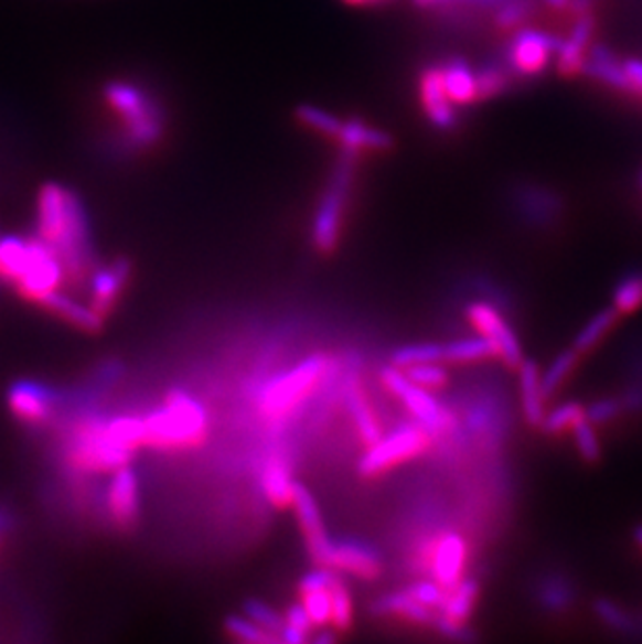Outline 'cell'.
Returning <instances> with one entry per match:
<instances>
[{
	"label": "cell",
	"instance_id": "obj_1",
	"mask_svg": "<svg viewBox=\"0 0 642 644\" xmlns=\"http://www.w3.org/2000/svg\"><path fill=\"white\" fill-rule=\"evenodd\" d=\"M39 236L57 248L65 271L79 280L93 261L88 213L79 196L61 184H44L39 192Z\"/></svg>",
	"mask_w": 642,
	"mask_h": 644
},
{
	"label": "cell",
	"instance_id": "obj_2",
	"mask_svg": "<svg viewBox=\"0 0 642 644\" xmlns=\"http://www.w3.org/2000/svg\"><path fill=\"white\" fill-rule=\"evenodd\" d=\"M105 100L121 117L124 128L119 147L124 151H142L163 138L168 114L154 95L147 93L142 86L115 79L105 86Z\"/></svg>",
	"mask_w": 642,
	"mask_h": 644
},
{
	"label": "cell",
	"instance_id": "obj_3",
	"mask_svg": "<svg viewBox=\"0 0 642 644\" xmlns=\"http://www.w3.org/2000/svg\"><path fill=\"white\" fill-rule=\"evenodd\" d=\"M207 434V416L189 395L171 393L168 402L145 419V442L152 449H189Z\"/></svg>",
	"mask_w": 642,
	"mask_h": 644
},
{
	"label": "cell",
	"instance_id": "obj_4",
	"mask_svg": "<svg viewBox=\"0 0 642 644\" xmlns=\"http://www.w3.org/2000/svg\"><path fill=\"white\" fill-rule=\"evenodd\" d=\"M357 151L342 149L336 170L332 173L330 186L321 198L320 208L313 222V245L321 253H332L341 238L342 215L346 207V198L355 175V159Z\"/></svg>",
	"mask_w": 642,
	"mask_h": 644
},
{
	"label": "cell",
	"instance_id": "obj_5",
	"mask_svg": "<svg viewBox=\"0 0 642 644\" xmlns=\"http://www.w3.org/2000/svg\"><path fill=\"white\" fill-rule=\"evenodd\" d=\"M132 453L109 437L107 423L98 421L79 426L67 444L69 463L82 472H115L128 465Z\"/></svg>",
	"mask_w": 642,
	"mask_h": 644
},
{
	"label": "cell",
	"instance_id": "obj_6",
	"mask_svg": "<svg viewBox=\"0 0 642 644\" xmlns=\"http://www.w3.org/2000/svg\"><path fill=\"white\" fill-rule=\"evenodd\" d=\"M65 266L58 257L57 248L42 238H30V259L15 288L23 299L42 304L63 282Z\"/></svg>",
	"mask_w": 642,
	"mask_h": 644
},
{
	"label": "cell",
	"instance_id": "obj_7",
	"mask_svg": "<svg viewBox=\"0 0 642 644\" xmlns=\"http://www.w3.org/2000/svg\"><path fill=\"white\" fill-rule=\"evenodd\" d=\"M323 367H325L323 357H311L297 365L292 372L283 374L282 378L267 384L259 400V407L265 416H283L292 407H297L302 398L315 388L323 374Z\"/></svg>",
	"mask_w": 642,
	"mask_h": 644
},
{
	"label": "cell",
	"instance_id": "obj_8",
	"mask_svg": "<svg viewBox=\"0 0 642 644\" xmlns=\"http://www.w3.org/2000/svg\"><path fill=\"white\" fill-rule=\"evenodd\" d=\"M559 44L561 39L555 34L541 28L522 25L515 30L503 57L510 63L515 77H536L547 69L550 58L559 51Z\"/></svg>",
	"mask_w": 642,
	"mask_h": 644
},
{
	"label": "cell",
	"instance_id": "obj_9",
	"mask_svg": "<svg viewBox=\"0 0 642 644\" xmlns=\"http://www.w3.org/2000/svg\"><path fill=\"white\" fill-rule=\"evenodd\" d=\"M426 447L428 432L424 428H400L390 437L379 438L376 444L370 447V451L361 459L360 472L367 477L382 474L398 463L424 453Z\"/></svg>",
	"mask_w": 642,
	"mask_h": 644
},
{
	"label": "cell",
	"instance_id": "obj_10",
	"mask_svg": "<svg viewBox=\"0 0 642 644\" xmlns=\"http://www.w3.org/2000/svg\"><path fill=\"white\" fill-rule=\"evenodd\" d=\"M468 320L472 322L480 336H486L496 346L499 359L511 369H517L524 363L522 344L507 320L489 303H473L468 307Z\"/></svg>",
	"mask_w": 642,
	"mask_h": 644
},
{
	"label": "cell",
	"instance_id": "obj_11",
	"mask_svg": "<svg viewBox=\"0 0 642 644\" xmlns=\"http://www.w3.org/2000/svg\"><path fill=\"white\" fill-rule=\"evenodd\" d=\"M292 507H295V513H297L302 536L307 540L309 555L315 559V564H320L321 568H328L330 566V555H332L334 540L328 536V532L323 528L320 507H318L313 494H311V491L304 484H299V482H295Z\"/></svg>",
	"mask_w": 642,
	"mask_h": 644
},
{
	"label": "cell",
	"instance_id": "obj_12",
	"mask_svg": "<svg viewBox=\"0 0 642 644\" xmlns=\"http://www.w3.org/2000/svg\"><path fill=\"white\" fill-rule=\"evenodd\" d=\"M382 382L428 430H438L442 426V411L435 397L428 393V388L411 382L403 369L395 365L386 367L382 372Z\"/></svg>",
	"mask_w": 642,
	"mask_h": 644
},
{
	"label": "cell",
	"instance_id": "obj_13",
	"mask_svg": "<svg viewBox=\"0 0 642 644\" xmlns=\"http://www.w3.org/2000/svg\"><path fill=\"white\" fill-rule=\"evenodd\" d=\"M7 405L11 414L18 417L23 423L39 426L49 421L55 414L57 407V395L53 388L32 382V379H21L9 388Z\"/></svg>",
	"mask_w": 642,
	"mask_h": 644
},
{
	"label": "cell",
	"instance_id": "obj_14",
	"mask_svg": "<svg viewBox=\"0 0 642 644\" xmlns=\"http://www.w3.org/2000/svg\"><path fill=\"white\" fill-rule=\"evenodd\" d=\"M419 96L424 111L428 119L440 130H453L457 126V114L453 111V103L447 96L440 65H430L419 76Z\"/></svg>",
	"mask_w": 642,
	"mask_h": 644
},
{
	"label": "cell",
	"instance_id": "obj_15",
	"mask_svg": "<svg viewBox=\"0 0 642 644\" xmlns=\"http://www.w3.org/2000/svg\"><path fill=\"white\" fill-rule=\"evenodd\" d=\"M580 74L595 79V82H601L611 90L634 95L622 58L618 57L611 49H607L604 44H590Z\"/></svg>",
	"mask_w": 642,
	"mask_h": 644
},
{
	"label": "cell",
	"instance_id": "obj_16",
	"mask_svg": "<svg viewBox=\"0 0 642 644\" xmlns=\"http://www.w3.org/2000/svg\"><path fill=\"white\" fill-rule=\"evenodd\" d=\"M595 28H597V23L590 13L576 15L569 36L561 39L559 51L555 55L557 57V72L561 76H578L582 72L586 53L592 44Z\"/></svg>",
	"mask_w": 642,
	"mask_h": 644
},
{
	"label": "cell",
	"instance_id": "obj_17",
	"mask_svg": "<svg viewBox=\"0 0 642 644\" xmlns=\"http://www.w3.org/2000/svg\"><path fill=\"white\" fill-rule=\"evenodd\" d=\"M130 271L132 264L128 259H117L111 266L95 273L90 285V307L103 320L114 311L115 303L119 301V294L130 278Z\"/></svg>",
	"mask_w": 642,
	"mask_h": 644
},
{
	"label": "cell",
	"instance_id": "obj_18",
	"mask_svg": "<svg viewBox=\"0 0 642 644\" xmlns=\"http://www.w3.org/2000/svg\"><path fill=\"white\" fill-rule=\"evenodd\" d=\"M109 515L119 528H130L138 517V480L128 465L115 470L107 494Z\"/></svg>",
	"mask_w": 642,
	"mask_h": 644
},
{
	"label": "cell",
	"instance_id": "obj_19",
	"mask_svg": "<svg viewBox=\"0 0 642 644\" xmlns=\"http://www.w3.org/2000/svg\"><path fill=\"white\" fill-rule=\"evenodd\" d=\"M328 568L353 573L361 580H376L382 573V561L376 550L360 543L346 540V543H334Z\"/></svg>",
	"mask_w": 642,
	"mask_h": 644
},
{
	"label": "cell",
	"instance_id": "obj_20",
	"mask_svg": "<svg viewBox=\"0 0 642 644\" xmlns=\"http://www.w3.org/2000/svg\"><path fill=\"white\" fill-rule=\"evenodd\" d=\"M466 557H468V547L459 534H447L445 538H440L436 547L432 571H435L436 582L445 590H451L461 580V573L466 568Z\"/></svg>",
	"mask_w": 642,
	"mask_h": 644
},
{
	"label": "cell",
	"instance_id": "obj_21",
	"mask_svg": "<svg viewBox=\"0 0 642 644\" xmlns=\"http://www.w3.org/2000/svg\"><path fill=\"white\" fill-rule=\"evenodd\" d=\"M520 374V397H522V411L524 419L528 421L532 428H541L545 419V390H543V379H541V369L538 363L532 359H524V363L517 367Z\"/></svg>",
	"mask_w": 642,
	"mask_h": 644
},
{
	"label": "cell",
	"instance_id": "obj_22",
	"mask_svg": "<svg viewBox=\"0 0 642 644\" xmlns=\"http://www.w3.org/2000/svg\"><path fill=\"white\" fill-rule=\"evenodd\" d=\"M342 149L351 151L386 152L395 147V138L379 128H372L361 119L342 121L341 133L336 138Z\"/></svg>",
	"mask_w": 642,
	"mask_h": 644
},
{
	"label": "cell",
	"instance_id": "obj_23",
	"mask_svg": "<svg viewBox=\"0 0 642 644\" xmlns=\"http://www.w3.org/2000/svg\"><path fill=\"white\" fill-rule=\"evenodd\" d=\"M442 72V82L447 96L451 98L453 105L466 107L478 103L475 95V69L466 61V58H449L440 65Z\"/></svg>",
	"mask_w": 642,
	"mask_h": 644
},
{
	"label": "cell",
	"instance_id": "obj_24",
	"mask_svg": "<svg viewBox=\"0 0 642 644\" xmlns=\"http://www.w3.org/2000/svg\"><path fill=\"white\" fill-rule=\"evenodd\" d=\"M42 307L53 311L63 322L72 323L77 330H84L88 334H96L103 330L105 320L96 313L95 309L88 304L77 303L76 299L63 294V292H53L49 299L42 301Z\"/></svg>",
	"mask_w": 642,
	"mask_h": 644
},
{
	"label": "cell",
	"instance_id": "obj_25",
	"mask_svg": "<svg viewBox=\"0 0 642 644\" xmlns=\"http://www.w3.org/2000/svg\"><path fill=\"white\" fill-rule=\"evenodd\" d=\"M517 77L513 74L505 57L486 61L480 69H475V95L480 100H491L505 95Z\"/></svg>",
	"mask_w": 642,
	"mask_h": 644
},
{
	"label": "cell",
	"instance_id": "obj_26",
	"mask_svg": "<svg viewBox=\"0 0 642 644\" xmlns=\"http://www.w3.org/2000/svg\"><path fill=\"white\" fill-rule=\"evenodd\" d=\"M622 318V313L611 304L607 309H601L597 311L588 322L580 328V332L576 334L574 339V348L580 353V355H586L590 351H595L601 342L611 334V330L618 325Z\"/></svg>",
	"mask_w": 642,
	"mask_h": 644
},
{
	"label": "cell",
	"instance_id": "obj_27",
	"mask_svg": "<svg viewBox=\"0 0 642 644\" xmlns=\"http://www.w3.org/2000/svg\"><path fill=\"white\" fill-rule=\"evenodd\" d=\"M374 609L378 613H395V615H400V618H405L409 622H416V624L435 625L436 618H438L436 609L419 603L409 592H398V594L384 597V599H379Z\"/></svg>",
	"mask_w": 642,
	"mask_h": 644
},
{
	"label": "cell",
	"instance_id": "obj_28",
	"mask_svg": "<svg viewBox=\"0 0 642 644\" xmlns=\"http://www.w3.org/2000/svg\"><path fill=\"white\" fill-rule=\"evenodd\" d=\"M346 407L351 411V416L355 419V426L360 430V437L367 447L376 444L382 438V430H379L378 419L374 416L367 398L363 395L360 386H349L346 388Z\"/></svg>",
	"mask_w": 642,
	"mask_h": 644
},
{
	"label": "cell",
	"instance_id": "obj_29",
	"mask_svg": "<svg viewBox=\"0 0 642 644\" xmlns=\"http://www.w3.org/2000/svg\"><path fill=\"white\" fill-rule=\"evenodd\" d=\"M30 259V238L4 236L0 238V278L18 282Z\"/></svg>",
	"mask_w": 642,
	"mask_h": 644
},
{
	"label": "cell",
	"instance_id": "obj_30",
	"mask_svg": "<svg viewBox=\"0 0 642 644\" xmlns=\"http://www.w3.org/2000/svg\"><path fill=\"white\" fill-rule=\"evenodd\" d=\"M478 592L480 588L475 580H459L457 587L447 592V601L442 605V618L449 620L451 624L466 625L472 615Z\"/></svg>",
	"mask_w": 642,
	"mask_h": 644
},
{
	"label": "cell",
	"instance_id": "obj_31",
	"mask_svg": "<svg viewBox=\"0 0 642 644\" xmlns=\"http://www.w3.org/2000/svg\"><path fill=\"white\" fill-rule=\"evenodd\" d=\"M592 613L607 630H613L622 636H632L642 630L641 620H636L625 607L611 601V599H604V597L597 599L592 603Z\"/></svg>",
	"mask_w": 642,
	"mask_h": 644
},
{
	"label": "cell",
	"instance_id": "obj_32",
	"mask_svg": "<svg viewBox=\"0 0 642 644\" xmlns=\"http://www.w3.org/2000/svg\"><path fill=\"white\" fill-rule=\"evenodd\" d=\"M499 359V351L486 336L461 339L445 344V361L451 363H473V361Z\"/></svg>",
	"mask_w": 642,
	"mask_h": 644
},
{
	"label": "cell",
	"instance_id": "obj_33",
	"mask_svg": "<svg viewBox=\"0 0 642 644\" xmlns=\"http://www.w3.org/2000/svg\"><path fill=\"white\" fill-rule=\"evenodd\" d=\"M264 489L267 498L276 507H288V505H292L295 482L290 477V470L283 465L282 461L267 463L264 472Z\"/></svg>",
	"mask_w": 642,
	"mask_h": 644
},
{
	"label": "cell",
	"instance_id": "obj_34",
	"mask_svg": "<svg viewBox=\"0 0 642 644\" xmlns=\"http://www.w3.org/2000/svg\"><path fill=\"white\" fill-rule=\"evenodd\" d=\"M580 353L571 346L567 351H561L555 359L550 361L547 369L541 374V379H543V390H545V397L550 398L564 384H566L567 378L574 374V369L578 367V361H580Z\"/></svg>",
	"mask_w": 642,
	"mask_h": 644
},
{
	"label": "cell",
	"instance_id": "obj_35",
	"mask_svg": "<svg viewBox=\"0 0 642 644\" xmlns=\"http://www.w3.org/2000/svg\"><path fill=\"white\" fill-rule=\"evenodd\" d=\"M586 416V407L576 400H567L557 405L545 414V419L541 423V430L547 432L548 437H557L564 432H571V428Z\"/></svg>",
	"mask_w": 642,
	"mask_h": 644
},
{
	"label": "cell",
	"instance_id": "obj_36",
	"mask_svg": "<svg viewBox=\"0 0 642 644\" xmlns=\"http://www.w3.org/2000/svg\"><path fill=\"white\" fill-rule=\"evenodd\" d=\"M613 307L622 313H636L642 307V269L628 271L613 288Z\"/></svg>",
	"mask_w": 642,
	"mask_h": 644
},
{
	"label": "cell",
	"instance_id": "obj_37",
	"mask_svg": "<svg viewBox=\"0 0 642 644\" xmlns=\"http://www.w3.org/2000/svg\"><path fill=\"white\" fill-rule=\"evenodd\" d=\"M538 0H507L492 11V23L499 30H517L536 13Z\"/></svg>",
	"mask_w": 642,
	"mask_h": 644
},
{
	"label": "cell",
	"instance_id": "obj_38",
	"mask_svg": "<svg viewBox=\"0 0 642 644\" xmlns=\"http://www.w3.org/2000/svg\"><path fill=\"white\" fill-rule=\"evenodd\" d=\"M390 361L398 369H409L421 363H438V361H445V344H435V342L409 344V346L397 348Z\"/></svg>",
	"mask_w": 642,
	"mask_h": 644
},
{
	"label": "cell",
	"instance_id": "obj_39",
	"mask_svg": "<svg viewBox=\"0 0 642 644\" xmlns=\"http://www.w3.org/2000/svg\"><path fill=\"white\" fill-rule=\"evenodd\" d=\"M330 599H332V618L330 624L336 627L339 632H346L353 625V601H351V592L344 584L341 576L336 573L332 584H330Z\"/></svg>",
	"mask_w": 642,
	"mask_h": 644
},
{
	"label": "cell",
	"instance_id": "obj_40",
	"mask_svg": "<svg viewBox=\"0 0 642 644\" xmlns=\"http://www.w3.org/2000/svg\"><path fill=\"white\" fill-rule=\"evenodd\" d=\"M297 119L301 121L302 126L315 130V132L323 133L328 138H339L342 128V119H339L336 115L325 111V109H320L315 105H299L297 107Z\"/></svg>",
	"mask_w": 642,
	"mask_h": 644
},
{
	"label": "cell",
	"instance_id": "obj_41",
	"mask_svg": "<svg viewBox=\"0 0 642 644\" xmlns=\"http://www.w3.org/2000/svg\"><path fill=\"white\" fill-rule=\"evenodd\" d=\"M227 634L238 641V643H280L278 636H274L271 632L264 630L261 625L255 624L248 615L246 618H240V615H229L226 620Z\"/></svg>",
	"mask_w": 642,
	"mask_h": 644
},
{
	"label": "cell",
	"instance_id": "obj_42",
	"mask_svg": "<svg viewBox=\"0 0 642 644\" xmlns=\"http://www.w3.org/2000/svg\"><path fill=\"white\" fill-rule=\"evenodd\" d=\"M571 434H574V440H576V449H578V453L585 459L586 463H597L601 459L603 449H601V440H599V434H597V426L588 417H582L571 428Z\"/></svg>",
	"mask_w": 642,
	"mask_h": 644
},
{
	"label": "cell",
	"instance_id": "obj_43",
	"mask_svg": "<svg viewBox=\"0 0 642 644\" xmlns=\"http://www.w3.org/2000/svg\"><path fill=\"white\" fill-rule=\"evenodd\" d=\"M107 432L126 449H138L145 442V419L136 417H117L107 423Z\"/></svg>",
	"mask_w": 642,
	"mask_h": 644
},
{
	"label": "cell",
	"instance_id": "obj_44",
	"mask_svg": "<svg viewBox=\"0 0 642 644\" xmlns=\"http://www.w3.org/2000/svg\"><path fill=\"white\" fill-rule=\"evenodd\" d=\"M301 597L302 607L309 613L313 627H323V625L330 624L332 599H330V590L328 588L311 590V592H304Z\"/></svg>",
	"mask_w": 642,
	"mask_h": 644
},
{
	"label": "cell",
	"instance_id": "obj_45",
	"mask_svg": "<svg viewBox=\"0 0 642 644\" xmlns=\"http://www.w3.org/2000/svg\"><path fill=\"white\" fill-rule=\"evenodd\" d=\"M245 611L246 615L255 624L261 625L264 630L271 632L280 641V634H282L283 625H286V618H282L278 611H274L271 607L265 605L261 601H248L245 605Z\"/></svg>",
	"mask_w": 642,
	"mask_h": 644
},
{
	"label": "cell",
	"instance_id": "obj_46",
	"mask_svg": "<svg viewBox=\"0 0 642 644\" xmlns=\"http://www.w3.org/2000/svg\"><path fill=\"white\" fill-rule=\"evenodd\" d=\"M622 398H597V400H592V402L586 407V417H588L595 426H607V423H613L618 417H622Z\"/></svg>",
	"mask_w": 642,
	"mask_h": 644
},
{
	"label": "cell",
	"instance_id": "obj_47",
	"mask_svg": "<svg viewBox=\"0 0 642 644\" xmlns=\"http://www.w3.org/2000/svg\"><path fill=\"white\" fill-rule=\"evenodd\" d=\"M411 382H416L417 386H424L428 390H435V388H442L447 382H449V376L447 372L438 365V363H421V365H416V367H409V369H403Z\"/></svg>",
	"mask_w": 642,
	"mask_h": 644
},
{
	"label": "cell",
	"instance_id": "obj_48",
	"mask_svg": "<svg viewBox=\"0 0 642 644\" xmlns=\"http://www.w3.org/2000/svg\"><path fill=\"white\" fill-rule=\"evenodd\" d=\"M407 592L419 603L438 609V607L445 605L449 590H445L438 582H417Z\"/></svg>",
	"mask_w": 642,
	"mask_h": 644
},
{
	"label": "cell",
	"instance_id": "obj_49",
	"mask_svg": "<svg viewBox=\"0 0 642 644\" xmlns=\"http://www.w3.org/2000/svg\"><path fill=\"white\" fill-rule=\"evenodd\" d=\"M503 2H507V0H419L416 7H419V9H438V7L457 4V7H472L478 11H494Z\"/></svg>",
	"mask_w": 642,
	"mask_h": 644
},
{
	"label": "cell",
	"instance_id": "obj_50",
	"mask_svg": "<svg viewBox=\"0 0 642 644\" xmlns=\"http://www.w3.org/2000/svg\"><path fill=\"white\" fill-rule=\"evenodd\" d=\"M286 624L290 625V627H295V630H299L304 636H307L309 630L313 627V622H311L309 613L304 611L302 603L301 605H292L288 609V613H286Z\"/></svg>",
	"mask_w": 642,
	"mask_h": 644
},
{
	"label": "cell",
	"instance_id": "obj_51",
	"mask_svg": "<svg viewBox=\"0 0 642 644\" xmlns=\"http://www.w3.org/2000/svg\"><path fill=\"white\" fill-rule=\"evenodd\" d=\"M623 67H625L634 95L642 96V58H625Z\"/></svg>",
	"mask_w": 642,
	"mask_h": 644
},
{
	"label": "cell",
	"instance_id": "obj_52",
	"mask_svg": "<svg viewBox=\"0 0 642 644\" xmlns=\"http://www.w3.org/2000/svg\"><path fill=\"white\" fill-rule=\"evenodd\" d=\"M595 2H597V0H571V13H576V15H585V13H590Z\"/></svg>",
	"mask_w": 642,
	"mask_h": 644
},
{
	"label": "cell",
	"instance_id": "obj_53",
	"mask_svg": "<svg viewBox=\"0 0 642 644\" xmlns=\"http://www.w3.org/2000/svg\"><path fill=\"white\" fill-rule=\"evenodd\" d=\"M547 7H550L553 11H561V13H566L569 11L571 13V0H543Z\"/></svg>",
	"mask_w": 642,
	"mask_h": 644
},
{
	"label": "cell",
	"instance_id": "obj_54",
	"mask_svg": "<svg viewBox=\"0 0 642 644\" xmlns=\"http://www.w3.org/2000/svg\"><path fill=\"white\" fill-rule=\"evenodd\" d=\"M315 641H318V643H334V641H336V634H334V632H323V634H320Z\"/></svg>",
	"mask_w": 642,
	"mask_h": 644
},
{
	"label": "cell",
	"instance_id": "obj_55",
	"mask_svg": "<svg viewBox=\"0 0 642 644\" xmlns=\"http://www.w3.org/2000/svg\"><path fill=\"white\" fill-rule=\"evenodd\" d=\"M346 4L351 7H367V4H376V2H382V0H344Z\"/></svg>",
	"mask_w": 642,
	"mask_h": 644
},
{
	"label": "cell",
	"instance_id": "obj_56",
	"mask_svg": "<svg viewBox=\"0 0 642 644\" xmlns=\"http://www.w3.org/2000/svg\"><path fill=\"white\" fill-rule=\"evenodd\" d=\"M634 543H636L639 549L642 550V524H639V526L634 528Z\"/></svg>",
	"mask_w": 642,
	"mask_h": 644
},
{
	"label": "cell",
	"instance_id": "obj_57",
	"mask_svg": "<svg viewBox=\"0 0 642 644\" xmlns=\"http://www.w3.org/2000/svg\"><path fill=\"white\" fill-rule=\"evenodd\" d=\"M641 190H642V173H641Z\"/></svg>",
	"mask_w": 642,
	"mask_h": 644
},
{
	"label": "cell",
	"instance_id": "obj_58",
	"mask_svg": "<svg viewBox=\"0 0 642 644\" xmlns=\"http://www.w3.org/2000/svg\"><path fill=\"white\" fill-rule=\"evenodd\" d=\"M641 624H642V622H641Z\"/></svg>",
	"mask_w": 642,
	"mask_h": 644
}]
</instances>
